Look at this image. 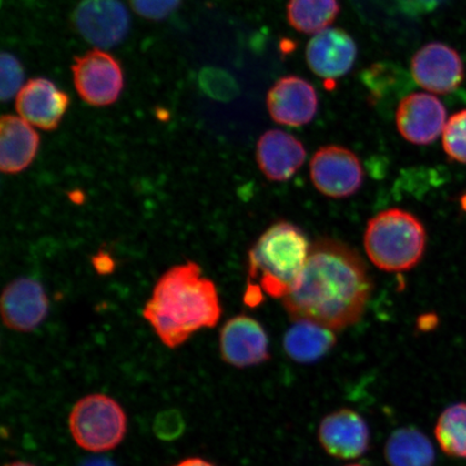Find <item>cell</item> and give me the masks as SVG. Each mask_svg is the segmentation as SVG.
Listing matches in <instances>:
<instances>
[{"mask_svg": "<svg viewBox=\"0 0 466 466\" xmlns=\"http://www.w3.org/2000/svg\"><path fill=\"white\" fill-rule=\"evenodd\" d=\"M372 288L357 250L322 238L312 244L304 270L283 297V305L294 320L341 330L362 319Z\"/></svg>", "mask_w": 466, "mask_h": 466, "instance_id": "cell-1", "label": "cell"}, {"mask_svg": "<svg viewBox=\"0 0 466 466\" xmlns=\"http://www.w3.org/2000/svg\"><path fill=\"white\" fill-rule=\"evenodd\" d=\"M143 317L163 345L177 349L197 331L218 324L221 307L217 287L202 276L196 262L175 266L157 282Z\"/></svg>", "mask_w": 466, "mask_h": 466, "instance_id": "cell-2", "label": "cell"}, {"mask_svg": "<svg viewBox=\"0 0 466 466\" xmlns=\"http://www.w3.org/2000/svg\"><path fill=\"white\" fill-rule=\"evenodd\" d=\"M310 244L299 227L279 221L262 233L248 253V285L244 301L258 307L264 294L287 296L306 266Z\"/></svg>", "mask_w": 466, "mask_h": 466, "instance_id": "cell-3", "label": "cell"}, {"mask_svg": "<svg viewBox=\"0 0 466 466\" xmlns=\"http://www.w3.org/2000/svg\"><path fill=\"white\" fill-rule=\"evenodd\" d=\"M427 233L415 215L390 208L372 218L364 236L367 256L379 269L408 271L422 259Z\"/></svg>", "mask_w": 466, "mask_h": 466, "instance_id": "cell-4", "label": "cell"}, {"mask_svg": "<svg viewBox=\"0 0 466 466\" xmlns=\"http://www.w3.org/2000/svg\"><path fill=\"white\" fill-rule=\"evenodd\" d=\"M68 428L75 444L91 453L116 450L127 432V413L118 401L102 393L84 396L68 416Z\"/></svg>", "mask_w": 466, "mask_h": 466, "instance_id": "cell-5", "label": "cell"}, {"mask_svg": "<svg viewBox=\"0 0 466 466\" xmlns=\"http://www.w3.org/2000/svg\"><path fill=\"white\" fill-rule=\"evenodd\" d=\"M76 91L91 106H109L124 89V73L113 56L100 49L75 57L73 64Z\"/></svg>", "mask_w": 466, "mask_h": 466, "instance_id": "cell-6", "label": "cell"}, {"mask_svg": "<svg viewBox=\"0 0 466 466\" xmlns=\"http://www.w3.org/2000/svg\"><path fill=\"white\" fill-rule=\"evenodd\" d=\"M310 177L320 194L333 199L351 197L362 187V163L351 150L329 145L319 148L310 163Z\"/></svg>", "mask_w": 466, "mask_h": 466, "instance_id": "cell-7", "label": "cell"}, {"mask_svg": "<svg viewBox=\"0 0 466 466\" xmlns=\"http://www.w3.org/2000/svg\"><path fill=\"white\" fill-rule=\"evenodd\" d=\"M81 36L97 48H112L127 36L130 17L119 0H84L75 11Z\"/></svg>", "mask_w": 466, "mask_h": 466, "instance_id": "cell-8", "label": "cell"}, {"mask_svg": "<svg viewBox=\"0 0 466 466\" xmlns=\"http://www.w3.org/2000/svg\"><path fill=\"white\" fill-rule=\"evenodd\" d=\"M412 77L416 83L436 95H448L461 85L464 66L461 57L451 46L431 43L422 46L411 61Z\"/></svg>", "mask_w": 466, "mask_h": 466, "instance_id": "cell-9", "label": "cell"}, {"mask_svg": "<svg viewBox=\"0 0 466 466\" xmlns=\"http://www.w3.org/2000/svg\"><path fill=\"white\" fill-rule=\"evenodd\" d=\"M219 350L224 362L238 369L256 366L270 359L269 339L253 318H232L220 330Z\"/></svg>", "mask_w": 466, "mask_h": 466, "instance_id": "cell-10", "label": "cell"}, {"mask_svg": "<svg viewBox=\"0 0 466 466\" xmlns=\"http://www.w3.org/2000/svg\"><path fill=\"white\" fill-rule=\"evenodd\" d=\"M48 312V297L36 279H16L3 291V322L11 330L31 333L42 325Z\"/></svg>", "mask_w": 466, "mask_h": 466, "instance_id": "cell-11", "label": "cell"}, {"mask_svg": "<svg viewBox=\"0 0 466 466\" xmlns=\"http://www.w3.org/2000/svg\"><path fill=\"white\" fill-rule=\"evenodd\" d=\"M446 116L439 98L428 93H413L400 101L396 110V125L406 141L429 145L444 132Z\"/></svg>", "mask_w": 466, "mask_h": 466, "instance_id": "cell-12", "label": "cell"}, {"mask_svg": "<svg viewBox=\"0 0 466 466\" xmlns=\"http://www.w3.org/2000/svg\"><path fill=\"white\" fill-rule=\"evenodd\" d=\"M267 106L271 118L278 124L305 126L318 113L317 91L306 79L287 76L279 79L268 92Z\"/></svg>", "mask_w": 466, "mask_h": 466, "instance_id": "cell-13", "label": "cell"}, {"mask_svg": "<svg viewBox=\"0 0 466 466\" xmlns=\"http://www.w3.org/2000/svg\"><path fill=\"white\" fill-rule=\"evenodd\" d=\"M69 105L66 92L49 79L29 80L17 93L15 109L21 118L45 131L56 130Z\"/></svg>", "mask_w": 466, "mask_h": 466, "instance_id": "cell-14", "label": "cell"}, {"mask_svg": "<svg viewBox=\"0 0 466 466\" xmlns=\"http://www.w3.org/2000/svg\"><path fill=\"white\" fill-rule=\"evenodd\" d=\"M357 56L353 38L340 28H328L317 34L309 42L306 51L311 71L329 81L351 71Z\"/></svg>", "mask_w": 466, "mask_h": 466, "instance_id": "cell-15", "label": "cell"}, {"mask_svg": "<svg viewBox=\"0 0 466 466\" xmlns=\"http://www.w3.org/2000/svg\"><path fill=\"white\" fill-rule=\"evenodd\" d=\"M319 440L331 457L355 459L369 450L370 429L357 411L340 410L320 422Z\"/></svg>", "mask_w": 466, "mask_h": 466, "instance_id": "cell-16", "label": "cell"}, {"mask_svg": "<svg viewBox=\"0 0 466 466\" xmlns=\"http://www.w3.org/2000/svg\"><path fill=\"white\" fill-rule=\"evenodd\" d=\"M304 144L288 132L267 131L259 138L256 159L262 174L271 182H287L304 165Z\"/></svg>", "mask_w": 466, "mask_h": 466, "instance_id": "cell-17", "label": "cell"}, {"mask_svg": "<svg viewBox=\"0 0 466 466\" xmlns=\"http://www.w3.org/2000/svg\"><path fill=\"white\" fill-rule=\"evenodd\" d=\"M39 134L20 116L5 115L0 120V168L5 174L21 173L38 153Z\"/></svg>", "mask_w": 466, "mask_h": 466, "instance_id": "cell-18", "label": "cell"}, {"mask_svg": "<svg viewBox=\"0 0 466 466\" xmlns=\"http://www.w3.org/2000/svg\"><path fill=\"white\" fill-rule=\"evenodd\" d=\"M333 330L310 320H295L284 337V350L297 363H312L336 345Z\"/></svg>", "mask_w": 466, "mask_h": 466, "instance_id": "cell-19", "label": "cell"}, {"mask_svg": "<svg viewBox=\"0 0 466 466\" xmlns=\"http://www.w3.org/2000/svg\"><path fill=\"white\" fill-rule=\"evenodd\" d=\"M390 466H433L435 451L432 442L416 429H400L390 436L386 445Z\"/></svg>", "mask_w": 466, "mask_h": 466, "instance_id": "cell-20", "label": "cell"}, {"mask_svg": "<svg viewBox=\"0 0 466 466\" xmlns=\"http://www.w3.org/2000/svg\"><path fill=\"white\" fill-rule=\"evenodd\" d=\"M339 11L338 0H289L288 20L296 31L319 34L333 25Z\"/></svg>", "mask_w": 466, "mask_h": 466, "instance_id": "cell-21", "label": "cell"}, {"mask_svg": "<svg viewBox=\"0 0 466 466\" xmlns=\"http://www.w3.org/2000/svg\"><path fill=\"white\" fill-rule=\"evenodd\" d=\"M435 436L447 456L466 458V404L452 405L441 413Z\"/></svg>", "mask_w": 466, "mask_h": 466, "instance_id": "cell-22", "label": "cell"}, {"mask_svg": "<svg viewBox=\"0 0 466 466\" xmlns=\"http://www.w3.org/2000/svg\"><path fill=\"white\" fill-rule=\"evenodd\" d=\"M404 76H406L405 73L392 64L378 63L367 68L362 78L370 89L371 97L380 98L390 95L399 85V78Z\"/></svg>", "mask_w": 466, "mask_h": 466, "instance_id": "cell-23", "label": "cell"}, {"mask_svg": "<svg viewBox=\"0 0 466 466\" xmlns=\"http://www.w3.org/2000/svg\"><path fill=\"white\" fill-rule=\"evenodd\" d=\"M442 146L451 160L466 165V109L452 115L447 121Z\"/></svg>", "mask_w": 466, "mask_h": 466, "instance_id": "cell-24", "label": "cell"}, {"mask_svg": "<svg viewBox=\"0 0 466 466\" xmlns=\"http://www.w3.org/2000/svg\"><path fill=\"white\" fill-rule=\"evenodd\" d=\"M25 72L21 63L13 55L3 52L0 57V96L3 101L17 96L22 89Z\"/></svg>", "mask_w": 466, "mask_h": 466, "instance_id": "cell-25", "label": "cell"}, {"mask_svg": "<svg viewBox=\"0 0 466 466\" xmlns=\"http://www.w3.org/2000/svg\"><path fill=\"white\" fill-rule=\"evenodd\" d=\"M153 429L155 435L161 441L177 440L185 431L184 417L175 410L162 411L156 417Z\"/></svg>", "mask_w": 466, "mask_h": 466, "instance_id": "cell-26", "label": "cell"}, {"mask_svg": "<svg viewBox=\"0 0 466 466\" xmlns=\"http://www.w3.org/2000/svg\"><path fill=\"white\" fill-rule=\"evenodd\" d=\"M134 10L150 20H162L178 7L180 0H131Z\"/></svg>", "mask_w": 466, "mask_h": 466, "instance_id": "cell-27", "label": "cell"}, {"mask_svg": "<svg viewBox=\"0 0 466 466\" xmlns=\"http://www.w3.org/2000/svg\"><path fill=\"white\" fill-rule=\"evenodd\" d=\"M442 0H408V4L411 5L417 13H430L439 7Z\"/></svg>", "mask_w": 466, "mask_h": 466, "instance_id": "cell-28", "label": "cell"}, {"mask_svg": "<svg viewBox=\"0 0 466 466\" xmlns=\"http://www.w3.org/2000/svg\"><path fill=\"white\" fill-rule=\"evenodd\" d=\"M171 466H217L209 461H207V460H204L202 458L198 457H191L187 459L182 460V461H179L177 464H173Z\"/></svg>", "mask_w": 466, "mask_h": 466, "instance_id": "cell-29", "label": "cell"}, {"mask_svg": "<svg viewBox=\"0 0 466 466\" xmlns=\"http://www.w3.org/2000/svg\"><path fill=\"white\" fill-rule=\"evenodd\" d=\"M80 466H115V464L109 461L108 459L96 458L87 460V461H85Z\"/></svg>", "mask_w": 466, "mask_h": 466, "instance_id": "cell-30", "label": "cell"}, {"mask_svg": "<svg viewBox=\"0 0 466 466\" xmlns=\"http://www.w3.org/2000/svg\"><path fill=\"white\" fill-rule=\"evenodd\" d=\"M4 466H36L29 462L25 461H14L7 464H5Z\"/></svg>", "mask_w": 466, "mask_h": 466, "instance_id": "cell-31", "label": "cell"}, {"mask_svg": "<svg viewBox=\"0 0 466 466\" xmlns=\"http://www.w3.org/2000/svg\"><path fill=\"white\" fill-rule=\"evenodd\" d=\"M349 466H360V465H349Z\"/></svg>", "mask_w": 466, "mask_h": 466, "instance_id": "cell-32", "label": "cell"}]
</instances>
